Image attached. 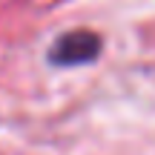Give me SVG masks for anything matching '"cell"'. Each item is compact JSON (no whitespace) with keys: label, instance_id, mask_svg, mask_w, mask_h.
Segmentation results:
<instances>
[{"label":"cell","instance_id":"obj_1","mask_svg":"<svg viewBox=\"0 0 155 155\" xmlns=\"http://www.w3.org/2000/svg\"><path fill=\"white\" fill-rule=\"evenodd\" d=\"M101 49H104V40L98 38L95 32H66L61 38H55V43L49 46L46 58L55 66H83V63L98 61Z\"/></svg>","mask_w":155,"mask_h":155}]
</instances>
